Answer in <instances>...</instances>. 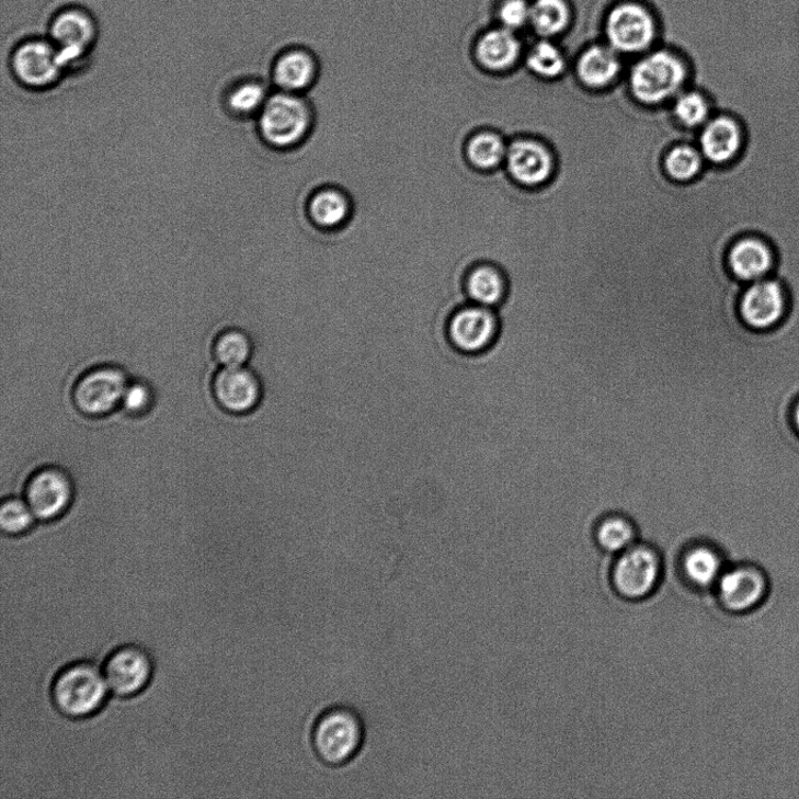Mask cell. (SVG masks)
I'll return each instance as SVG.
<instances>
[{"instance_id": "6", "label": "cell", "mask_w": 799, "mask_h": 799, "mask_svg": "<svg viewBox=\"0 0 799 799\" xmlns=\"http://www.w3.org/2000/svg\"><path fill=\"white\" fill-rule=\"evenodd\" d=\"M129 381L127 373L117 366L106 364L92 368L76 381L73 406L89 419L110 415L121 408Z\"/></svg>"}, {"instance_id": "19", "label": "cell", "mask_w": 799, "mask_h": 799, "mask_svg": "<svg viewBox=\"0 0 799 799\" xmlns=\"http://www.w3.org/2000/svg\"><path fill=\"white\" fill-rule=\"evenodd\" d=\"M319 71V62L309 50L290 48L274 60L272 78L282 92L300 94L316 83Z\"/></svg>"}, {"instance_id": "2", "label": "cell", "mask_w": 799, "mask_h": 799, "mask_svg": "<svg viewBox=\"0 0 799 799\" xmlns=\"http://www.w3.org/2000/svg\"><path fill=\"white\" fill-rule=\"evenodd\" d=\"M366 742V724L358 711L345 705L329 707L312 724L310 745L317 758L329 768L353 762Z\"/></svg>"}, {"instance_id": "23", "label": "cell", "mask_w": 799, "mask_h": 799, "mask_svg": "<svg viewBox=\"0 0 799 799\" xmlns=\"http://www.w3.org/2000/svg\"><path fill=\"white\" fill-rule=\"evenodd\" d=\"M623 67L617 50L607 46H593L583 52L575 65L580 82L590 90H604L620 76Z\"/></svg>"}, {"instance_id": "35", "label": "cell", "mask_w": 799, "mask_h": 799, "mask_svg": "<svg viewBox=\"0 0 799 799\" xmlns=\"http://www.w3.org/2000/svg\"><path fill=\"white\" fill-rule=\"evenodd\" d=\"M155 395L144 380H130L126 388L121 409L133 416L148 414L153 406Z\"/></svg>"}, {"instance_id": "22", "label": "cell", "mask_w": 799, "mask_h": 799, "mask_svg": "<svg viewBox=\"0 0 799 799\" xmlns=\"http://www.w3.org/2000/svg\"><path fill=\"white\" fill-rule=\"evenodd\" d=\"M726 553L716 545L694 543L681 553L683 574L699 587L717 585L726 570Z\"/></svg>"}, {"instance_id": "4", "label": "cell", "mask_w": 799, "mask_h": 799, "mask_svg": "<svg viewBox=\"0 0 799 799\" xmlns=\"http://www.w3.org/2000/svg\"><path fill=\"white\" fill-rule=\"evenodd\" d=\"M690 72L680 57L667 50H658L638 60L628 75L632 96L646 106L671 103L688 89Z\"/></svg>"}, {"instance_id": "16", "label": "cell", "mask_w": 799, "mask_h": 799, "mask_svg": "<svg viewBox=\"0 0 799 799\" xmlns=\"http://www.w3.org/2000/svg\"><path fill=\"white\" fill-rule=\"evenodd\" d=\"M607 38L621 54H638L654 41L655 25L651 14L642 7L627 3L615 8L606 23Z\"/></svg>"}, {"instance_id": "21", "label": "cell", "mask_w": 799, "mask_h": 799, "mask_svg": "<svg viewBox=\"0 0 799 799\" xmlns=\"http://www.w3.org/2000/svg\"><path fill=\"white\" fill-rule=\"evenodd\" d=\"M521 45L512 30L506 27L484 32L475 46L477 64L486 72L506 73L516 65Z\"/></svg>"}, {"instance_id": "26", "label": "cell", "mask_w": 799, "mask_h": 799, "mask_svg": "<svg viewBox=\"0 0 799 799\" xmlns=\"http://www.w3.org/2000/svg\"><path fill=\"white\" fill-rule=\"evenodd\" d=\"M595 543L603 553L616 558L639 543V532L630 517L623 514H609L597 524Z\"/></svg>"}, {"instance_id": "7", "label": "cell", "mask_w": 799, "mask_h": 799, "mask_svg": "<svg viewBox=\"0 0 799 799\" xmlns=\"http://www.w3.org/2000/svg\"><path fill=\"white\" fill-rule=\"evenodd\" d=\"M664 556L654 546L637 543L619 553L613 567V583L624 598L638 601L654 592L663 572Z\"/></svg>"}, {"instance_id": "10", "label": "cell", "mask_w": 799, "mask_h": 799, "mask_svg": "<svg viewBox=\"0 0 799 799\" xmlns=\"http://www.w3.org/2000/svg\"><path fill=\"white\" fill-rule=\"evenodd\" d=\"M716 586L723 609L738 615L757 609L771 589L766 570L749 561L726 568Z\"/></svg>"}, {"instance_id": "14", "label": "cell", "mask_w": 799, "mask_h": 799, "mask_svg": "<svg viewBox=\"0 0 799 799\" xmlns=\"http://www.w3.org/2000/svg\"><path fill=\"white\" fill-rule=\"evenodd\" d=\"M11 65L16 80L34 91L55 85L65 69L56 46L44 41L21 45L14 52Z\"/></svg>"}, {"instance_id": "29", "label": "cell", "mask_w": 799, "mask_h": 799, "mask_svg": "<svg viewBox=\"0 0 799 799\" xmlns=\"http://www.w3.org/2000/svg\"><path fill=\"white\" fill-rule=\"evenodd\" d=\"M674 118L682 126L699 130L715 115L708 98L699 90L687 89L671 102Z\"/></svg>"}, {"instance_id": "5", "label": "cell", "mask_w": 799, "mask_h": 799, "mask_svg": "<svg viewBox=\"0 0 799 799\" xmlns=\"http://www.w3.org/2000/svg\"><path fill=\"white\" fill-rule=\"evenodd\" d=\"M258 116L260 135L266 144L277 149L299 145L312 123L307 101L300 94L282 91L269 98Z\"/></svg>"}, {"instance_id": "13", "label": "cell", "mask_w": 799, "mask_h": 799, "mask_svg": "<svg viewBox=\"0 0 799 799\" xmlns=\"http://www.w3.org/2000/svg\"><path fill=\"white\" fill-rule=\"evenodd\" d=\"M788 309V293L777 279L746 285L739 304L742 321L756 332H768L778 327L786 319Z\"/></svg>"}, {"instance_id": "1", "label": "cell", "mask_w": 799, "mask_h": 799, "mask_svg": "<svg viewBox=\"0 0 799 799\" xmlns=\"http://www.w3.org/2000/svg\"><path fill=\"white\" fill-rule=\"evenodd\" d=\"M753 229L698 180L664 170L605 180L602 260L607 316L634 384L677 457L714 458L791 420L799 334L741 319L744 283L728 266Z\"/></svg>"}, {"instance_id": "33", "label": "cell", "mask_w": 799, "mask_h": 799, "mask_svg": "<svg viewBox=\"0 0 799 799\" xmlns=\"http://www.w3.org/2000/svg\"><path fill=\"white\" fill-rule=\"evenodd\" d=\"M570 13L563 0H536L530 7V23L538 34L551 37L564 30Z\"/></svg>"}, {"instance_id": "34", "label": "cell", "mask_w": 799, "mask_h": 799, "mask_svg": "<svg viewBox=\"0 0 799 799\" xmlns=\"http://www.w3.org/2000/svg\"><path fill=\"white\" fill-rule=\"evenodd\" d=\"M37 517L33 514L26 500L10 496L0 506V528L5 535L21 536L28 533Z\"/></svg>"}, {"instance_id": "9", "label": "cell", "mask_w": 799, "mask_h": 799, "mask_svg": "<svg viewBox=\"0 0 799 799\" xmlns=\"http://www.w3.org/2000/svg\"><path fill=\"white\" fill-rule=\"evenodd\" d=\"M76 495L75 483L62 467L44 466L28 478L24 499L42 523L62 517L71 509Z\"/></svg>"}, {"instance_id": "17", "label": "cell", "mask_w": 799, "mask_h": 799, "mask_svg": "<svg viewBox=\"0 0 799 799\" xmlns=\"http://www.w3.org/2000/svg\"><path fill=\"white\" fill-rule=\"evenodd\" d=\"M50 38L64 67L81 59L95 42L96 26L91 14L69 9L58 14L50 26Z\"/></svg>"}, {"instance_id": "24", "label": "cell", "mask_w": 799, "mask_h": 799, "mask_svg": "<svg viewBox=\"0 0 799 799\" xmlns=\"http://www.w3.org/2000/svg\"><path fill=\"white\" fill-rule=\"evenodd\" d=\"M464 293L468 303L496 309L506 298V276L491 263H476L465 276Z\"/></svg>"}, {"instance_id": "28", "label": "cell", "mask_w": 799, "mask_h": 799, "mask_svg": "<svg viewBox=\"0 0 799 799\" xmlns=\"http://www.w3.org/2000/svg\"><path fill=\"white\" fill-rule=\"evenodd\" d=\"M254 349L253 338L248 330L228 328L216 338L213 355L220 367H247L254 356Z\"/></svg>"}, {"instance_id": "20", "label": "cell", "mask_w": 799, "mask_h": 799, "mask_svg": "<svg viewBox=\"0 0 799 799\" xmlns=\"http://www.w3.org/2000/svg\"><path fill=\"white\" fill-rule=\"evenodd\" d=\"M729 270L744 284L762 281L773 267L771 247L755 236H746L734 242L728 252Z\"/></svg>"}, {"instance_id": "25", "label": "cell", "mask_w": 799, "mask_h": 799, "mask_svg": "<svg viewBox=\"0 0 799 799\" xmlns=\"http://www.w3.org/2000/svg\"><path fill=\"white\" fill-rule=\"evenodd\" d=\"M509 141L489 128L477 129L465 145V158L475 171L492 172L506 161Z\"/></svg>"}, {"instance_id": "15", "label": "cell", "mask_w": 799, "mask_h": 799, "mask_svg": "<svg viewBox=\"0 0 799 799\" xmlns=\"http://www.w3.org/2000/svg\"><path fill=\"white\" fill-rule=\"evenodd\" d=\"M509 175L520 185L537 187L553 175V153L541 141L532 137H514L509 141L505 164Z\"/></svg>"}, {"instance_id": "30", "label": "cell", "mask_w": 799, "mask_h": 799, "mask_svg": "<svg viewBox=\"0 0 799 799\" xmlns=\"http://www.w3.org/2000/svg\"><path fill=\"white\" fill-rule=\"evenodd\" d=\"M705 163L699 148L690 144H677L671 147L664 156V169L667 176L680 183L696 180Z\"/></svg>"}, {"instance_id": "8", "label": "cell", "mask_w": 799, "mask_h": 799, "mask_svg": "<svg viewBox=\"0 0 799 799\" xmlns=\"http://www.w3.org/2000/svg\"><path fill=\"white\" fill-rule=\"evenodd\" d=\"M500 321L495 309L465 303L449 312L446 336L454 349L465 355H479L495 343Z\"/></svg>"}, {"instance_id": "11", "label": "cell", "mask_w": 799, "mask_h": 799, "mask_svg": "<svg viewBox=\"0 0 799 799\" xmlns=\"http://www.w3.org/2000/svg\"><path fill=\"white\" fill-rule=\"evenodd\" d=\"M102 671L114 696L132 698L150 684L153 662L146 649L128 644L112 651L104 660Z\"/></svg>"}, {"instance_id": "37", "label": "cell", "mask_w": 799, "mask_h": 799, "mask_svg": "<svg viewBox=\"0 0 799 799\" xmlns=\"http://www.w3.org/2000/svg\"><path fill=\"white\" fill-rule=\"evenodd\" d=\"M794 423H795L796 430L799 433V401L796 404L795 410H794Z\"/></svg>"}, {"instance_id": "27", "label": "cell", "mask_w": 799, "mask_h": 799, "mask_svg": "<svg viewBox=\"0 0 799 799\" xmlns=\"http://www.w3.org/2000/svg\"><path fill=\"white\" fill-rule=\"evenodd\" d=\"M352 205L341 190L321 189L311 196L308 214L312 222L321 229H336L351 216Z\"/></svg>"}, {"instance_id": "12", "label": "cell", "mask_w": 799, "mask_h": 799, "mask_svg": "<svg viewBox=\"0 0 799 799\" xmlns=\"http://www.w3.org/2000/svg\"><path fill=\"white\" fill-rule=\"evenodd\" d=\"M212 391L217 406L235 416L254 412L265 395L263 380L251 366L221 367L213 379Z\"/></svg>"}, {"instance_id": "32", "label": "cell", "mask_w": 799, "mask_h": 799, "mask_svg": "<svg viewBox=\"0 0 799 799\" xmlns=\"http://www.w3.org/2000/svg\"><path fill=\"white\" fill-rule=\"evenodd\" d=\"M526 66L530 73L545 80L560 79L569 68L561 49L548 42L533 46L526 58Z\"/></svg>"}, {"instance_id": "31", "label": "cell", "mask_w": 799, "mask_h": 799, "mask_svg": "<svg viewBox=\"0 0 799 799\" xmlns=\"http://www.w3.org/2000/svg\"><path fill=\"white\" fill-rule=\"evenodd\" d=\"M269 98L262 81L247 80L232 87L224 99V106L235 116L248 117L259 115Z\"/></svg>"}, {"instance_id": "18", "label": "cell", "mask_w": 799, "mask_h": 799, "mask_svg": "<svg viewBox=\"0 0 799 799\" xmlns=\"http://www.w3.org/2000/svg\"><path fill=\"white\" fill-rule=\"evenodd\" d=\"M744 145L739 121L728 114H715L699 129L697 146L706 162L723 165L733 162Z\"/></svg>"}, {"instance_id": "3", "label": "cell", "mask_w": 799, "mask_h": 799, "mask_svg": "<svg viewBox=\"0 0 799 799\" xmlns=\"http://www.w3.org/2000/svg\"><path fill=\"white\" fill-rule=\"evenodd\" d=\"M110 693L102 669L82 660L57 674L52 683L50 699L61 716L84 719L98 714Z\"/></svg>"}, {"instance_id": "36", "label": "cell", "mask_w": 799, "mask_h": 799, "mask_svg": "<svg viewBox=\"0 0 799 799\" xmlns=\"http://www.w3.org/2000/svg\"><path fill=\"white\" fill-rule=\"evenodd\" d=\"M498 15L503 27L513 31L530 21V7L525 0H505L499 9Z\"/></svg>"}]
</instances>
